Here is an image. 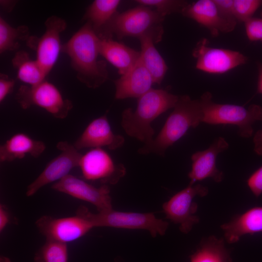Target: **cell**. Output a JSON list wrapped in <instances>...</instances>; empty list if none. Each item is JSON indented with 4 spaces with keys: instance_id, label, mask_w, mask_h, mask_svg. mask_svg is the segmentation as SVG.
Returning a JSON list of instances; mask_svg holds the SVG:
<instances>
[{
    "instance_id": "38",
    "label": "cell",
    "mask_w": 262,
    "mask_h": 262,
    "mask_svg": "<svg viewBox=\"0 0 262 262\" xmlns=\"http://www.w3.org/2000/svg\"><path fill=\"white\" fill-rule=\"evenodd\" d=\"M0 262H11L10 260L7 257L4 256H1L0 259Z\"/></svg>"
},
{
    "instance_id": "11",
    "label": "cell",
    "mask_w": 262,
    "mask_h": 262,
    "mask_svg": "<svg viewBox=\"0 0 262 262\" xmlns=\"http://www.w3.org/2000/svg\"><path fill=\"white\" fill-rule=\"evenodd\" d=\"M79 167L84 179L99 181L103 185L115 184L126 174L123 164H115L102 148H92L82 155Z\"/></svg>"
},
{
    "instance_id": "3",
    "label": "cell",
    "mask_w": 262,
    "mask_h": 262,
    "mask_svg": "<svg viewBox=\"0 0 262 262\" xmlns=\"http://www.w3.org/2000/svg\"><path fill=\"white\" fill-rule=\"evenodd\" d=\"M173 109L159 133L151 143L138 150L140 153L164 156L166 150L190 128H196L202 123L203 113L199 99H192L188 95L179 96Z\"/></svg>"
},
{
    "instance_id": "31",
    "label": "cell",
    "mask_w": 262,
    "mask_h": 262,
    "mask_svg": "<svg viewBox=\"0 0 262 262\" xmlns=\"http://www.w3.org/2000/svg\"><path fill=\"white\" fill-rule=\"evenodd\" d=\"M246 183L256 197L262 194V165L251 174L247 180Z\"/></svg>"
},
{
    "instance_id": "27",
    "label": "cell",
    "mask_w": 262,
    "mask_h": 262,
    "mask_svg": "<svg viewBox=\"0 0 262 262\" xmlns=\"http://www.w3.org/2000/svg\"><path fill=\"white\" fill-rule=\"evenodd\" d=\"M67 244L46 240L34 257V262H68Z\"/></svg>"
},
{
    "instance_id": "5",
    "label": "cell",
    "mask_w": 262,
    "mask_h": 262,
    "mask_svg": "<svg viewBox=\"0 0 262 262\" xmlns=\"http://www.w3.org/2000/svg\"><path fill=\"white\" fill-rule=\"evenodd\" d=\"M199 100L203 113L202 123L236 125L239 129L238 133L243 138L250 137L254 131L253 124L262 120V107L257 104H252L245 107L215 103L209 92L204 93Z\"/></svg>"
},
{
    "instance_id": "22",
    "label": "cell",
    "mask_w": 262,
    "mask_h": 262,
    "mask_svg": "<svg viewBox=\"0 0 262 262\" xmlns=\"http://www.w3.org/2000/svg\"><path fill=\"white\" fill-rule=\"evenodd\" d=\"M141 44L140 59L150 74L153 82L160 84L168 67L164 59L156 49L153 39L148 36L138 38Z\"/></svg>"
},
{
    "instance_id": "21",
    "label": "cell",
    "mask_w": 262,
    "mask_h": 262,
    "mask_svg": "<svg viewBox=\"0 0 262 262\" xmlns=\"http://www.w3.org/2000/svg\"><path fill=\"white\" fill-rule=\"evenodd\" d=\"M46 149L45 143L34 140L26 134L17 133L0 147V161L10 162L23 158L27 154L37 158Z\"/></svg>"
},
{
    "instance_id": "6",
    "label": "cell",
    "mask_w": 262,
    "mask_h": 262,
    "mask_svg": "<svg viewBox=\"0 0 262 262\" xmlns=\"http://www.w3.org/2000/svg\"><path fill=\"white\" fill-rule=\"evenodd\" d=\"M79 215L88 220L93 227H107L117 229H144L153 237L165 234L167 222L158 218L151 213L125 212L114 210L94 213L81 206L76 211Z\"/></svg>"
},
{
    "instance_id": "20",
    "label": "cell",
    "mask_w": 262,
    "mask_h": 262,
    "mask_svg": "<svg viewBox=\"0 0 262 262\" xmlns=\"http://www.w3.org/2000/svg\"><path fill=\"white\" fill-rule=\"evenodd\" d=\"M99 54L115 66L122 76L128 72L140 56L138 52L112 38H100Z\"/></svg>"
},
{
    "instance_id": "13",
    "label": "cell",
    "mask_w": 262,
    "mask_h": 262,
    "mask_svg": "<svg viewBox=\"0 0 262 262\" xmlns=\"http://www.w3.org/2000/svg\"><path fill=\"white\" fill-rule=\"evenodd\" d=\"M35 225L46 240L66 244L80 239L94 228L88 220L77 214L63 218L44 215Z\"/></svg>"
},
{
    "instance_id": "24",
    "label": "cell",
    "mask_w": 262,
    "mask_h": 262,
    "mask_svg": "<svg viewBox=\"0 0 262 262\" xmlns=\"http://www.w3.org/2000/svg\"><path fill=\"white\" fill-rule=\"evenodd\" d=\"M120 3L119 0H95L88 7L83 19L90 23L98 36L117 12Z\"/></svg>"
},
{
    "instance_id": "36",
    "label": "cell",
    "mask_w": 262,
    "mask_h": 262,
    "mask_svg": "<svg viewBox=\"0 0 262 262\" xmlns=\"http://www.w3.org/2000/svg\"><path fill=\"white\" fill-rule=\"evenodd\" d=\"M257 65L258 70V78L256 94L262 95V63L258 62Z\"/></svg>"
},
{
    "instance_id": "7",
    "label": "cell",
    "mask_w": 262,
    "mask_h": 262,
    "mask_svg": "<svg viewBox=\"0 0 262 262\" xmlns=\"http://www.w3.org/2000/svg\"><path fill=\"white\" fill-rule=\"evenodd\" d=\"M15 99L23 109L37 106L57 119L65 118L73 108L72 101L64 98L57 87L46 80L35 85H21Z\"/></svg>"
},
{
    "instance_id": "30",
    "label": "cell",
    "mask_w": 262,
    "mask_h": 262,
    "mask_svg": "<svg viewBox=\"0 0 262 262\" xmlns=\"http://www.w3.org/2000/svg\"><path fill=\"white\" fill-rule=\"evenodd\" d=\"M244 23L249 40L262 41V17H252L246 20Z\"/></svg>"
},
{
    "instance_id": "12",
    "label": "cell",
    "mask_w": 262,
    "mask_h": 262,
    "mask_svg": "<svg viewBox=\"0 0 262 262\" xmlns=\"http://www.w3.org/2000/svg\"><path fill=\"white\" fill-rule=\"evenodd\" d=\"M56 147L61 152L47 164L40 174L28 186L26 192L27 196H33L49 183L61 180L69 175L72 169L79 166L82 154L73 145L67 141H60Z\"/></svg>"
},
{
    "instance_id": "19",
    "label": "cell",
    "mask_w": 262,
    "mask_h": 262,
    "mask_svg": "<svg viewBox=\"0 0 262 262\" xmlns=\"http://www.w3.org/2000/svg\"><path fill=\"white\" fill-rule=\"evenodd\" d=\"M224 239L228 243L237 242L246 234L262 233V206H256L235 215L221 226Z\"/></svg>"
},
{
    "instance_id": "33",
    "label": "cell",
    "mask_w": 262,
    "mask_h": 262,
    "mask_svg": "<svg viewBox=\"0 0 262 262\" xmlns=\"http://www.w3.org/2000/svg\"><path fill=\"white\" fill-rule=\"evenodd\" d=\"M15 81L9 78L8 75L0 74V102L1 103L13 90Z\"/></svg>"
},
{
    "instance_id": "23",
    "label": "cell",
    "mask_w": 262,
    "mask_h": 262,
    "mask_svg": "<svg viewBox=\"0 0 262 262\" xmlns=\"http://www.w3.org/2000/svg\"><path fill=\"white\" fill-rule=\"evenodd\" d=\"M190 262H232V259L224 239L212 235L200 241Z\"/></svg>"
},
{
    "instance_id": "29",
    "label": "cell",
    "mask_w": 262,
    "mask_h": 262,
    "mask_svg": "<svg viewBox=\"0 0 262 262\" xmlns=\"http://www.w3.org/2000/svg\"><path fill=\"white\" fill-rule=\"evenodd\" d=\"M262 6V0H234V14L237 21L244 22L253 17Z\"/></svg>"
},
{
    "instance_id": "26",
    "label": "cell",
    "mask_w": 262,
    "mask_h": 262,
    "mask_svg": "<svg viewBox=\"0 0 262 262\" xmlns=\"http://www.w3.org/2000/svg\"><path fill=\"white\" fill-rule=\"evenodd\" d=\"M28 27L25 25L13 27L1 17H0V52L17 49L20 41L28 40L30 37Z\"/></svg>"
},
{
    "instance_id": "35",
    "label": "cell",
    "mask_w": 262,
    "mask_h": 262,
    "mask_svg": "<svg viewBox=\"0 0 262 262\" xmlns=\"http://www.w3.org/2000/svg\"><path fill=\"white\" fill-rule=\"evenodd\" d=\"M254 151L256 154L262 156V130H258L253 139Z\"/></svg>"
},
{
    "instance_id": "25",
    "label": "cell",
    "mask_w": 262,
    "mask_h": 262,
    "mask_svg": "<svg viewBox=\"0 0 262 262\" xmlns=\"http://www.w3.org/2000/svg\"><path fill=\"white\" fill-rule=\"evenodd\" d=\"M12 62L17 70V78L23 82L33 86L45 80L47 74L38 62L31 59L26 51H17Z\"/></svg>"
},
{
    "instance_id": "17",
    "label": "cell",
    "mask_w": 262,
    "mask_h": 262,
    "mask_svg": "<svg viewBox=\"0 0 262 262\" xmlns=\"http://www.w3.org/2000/svg\"><path fill=\"white\" fill-rule=\"evenodd\" d=\"M124 142L123 136L113 132L106 115H104L92 120L73 145L78 150L102 147L115 150L121 147Z\"/></svg>"
},
{
    "instance_id": "16",
    "label": "cell",
    "mask_w": 262,
    "mask_h": 262,
    "mask_svg": "<svg viewBox=\"0 0 262 262\" xmlns=\"http://www.w3.org/2000/svg\"><path fill=\"white\" fill-rule=\"evenodd\" d=\"M229 147L227 141L219 137L206 149L193 153L191 156V170L188 173L189 184L193 185L196 181L208 178L212 179L216 182L222 181L223 173L217 168L216 161L218 155Z\"/></svg>"
},
{
    "instance_id": "28",
    "label": "cell",
    "mask_w": 262,
    "mask_h": 262,
    "mask_svg": "<svg viewBox=\"0 0 262 262\" xmlns=\"http://www.w3.org/2000/svg\"><path fill=\"white\" fill-rule=\"evenodd\" d=\"M140 5L147 7L153 6L161 16L164 17L173 13H181L183 9L189 3L182 0H136Z\"/></svg>"
},
{
    "instance_id": "10",
    "label": "cell",
    "mask_w": 262,
    "mask_h": 262,
    "mask_svg": "<svg viewBox=\"0 0 262 262\" xmlns=\"http://www.w3.org/2000/svg\"><path fill=\"white\" fill-rule=\"evenodd\" d=\"M46 30L40 37L31 36L27 45L36 51V60L48 75L55 64L61 52L60 33L66 28V22L52 16L45 22Z\"/></svg>"
},
{
    "instance_id": "4",
    "label": "cell",
    "mask_w": 262,
    "mask_h": 262,
    "mask_svg": "<svg viewBox=\"0 0 262 262\" xmlns=\"http://www.w3.org/2000/svg\"><path fill=\"white\" fill-rule=\"evenodd\" d=\"M164 19V17L155 10L140 5L121 13L117 12L98 37L112 38L115 34L118 39H122L127 36L139 38L146 35L157 43L162 39Z\"/></svg>"
},
{
    "instance_id": "9",
    "label": "cell",
    "mask_w": 262,
    "mask_h": 262,
    "mask_svg": "<svg viewBox=\"0 0 262 262\" xmlns=\"http://www.w3.org/2000/svg\"><path fill=\"white\" fill-rule=\"evenodd\" d=\"M192 55L196 60V68L211 74L225 73L248 61V58L239 51L208 46L204 38L197 43Z\"/></svg>"
},
{
    "instance_id": "18",
    "label": "cell",
    "mask_w": 262,
    "mask_h": 262,
    "mask_svg": "<svg viewBox=\"0 0 262 262\" xmlns=\"http://www.w3.org/2000/svg\"><path fill=\"white\" fill-rule=\"evenodd\" d=\"M114 82L115 87V98L117 99L138 98L150 90L154 83L150 74L140 57L128 72Z\"/></svg>"
},
{
    "instance_id": "2",
    "label": "cell",
    "mask_w": 262,
    "mask_h": 262,
    "mask_svg": "<svg viewBox=\"0 0 262 262\" xmlns=\"http://www.w3.org/2000/svg\"><path fill=\"white\" fill-rule=\"evenodd\" d=\"M179 96L162 89L151 88L138 98L135 111L128 108L122 114L121 125L125 132L145 143L153 140L154 131L151 124L168 110L174 108Z\"/></svg>"
},
{
    "instance_id": "37",
    "label": "cell",
    "mask_w": 262,
    "mask_h": 262,
    "mask_svg": "<svg viewBox=\"0 0 262 262\" xmlns=\"http://www.w3.org/2000/svg\"><path fill=\"white\" fill-rule=\"evenodd\" d=\"M0 1L1 6L8 12L12 11L17 2L16 1L14 0H0Z\"/></svg>"
},
{
    "instance_id": "15",
    "label": "cell",
    "mask_w": 262,
    "mask_h": 262,
    "mask_svg": "<svg viewBox=\"0 0 262 262\" xmlns=\"http://www.w3.org/2000/svg\"><path fill=\"white\" fill-rule=\"evenodd\" d=\"M208 30L213 37H217L220 33L232 31L237 21L226 18L220 11L213 0H198L190 3L181 13Z\"/></svg>"
},
{
    "instance_id": "34",
    "label": "cell",
    "mask_w": 262,
    "mask_h": 262,
    "mask_svg": "<svg viewBox=\"0 0 262 262\" xmlns=\"http://www.w3.org/2000/svg\"><path fill=\"white\" fill-rule=\"evenodd\" d=\"M10 214L3 205H0V232H1L5 229L10 222Z\"/></svg>"
},
{
    "instance_id": "8",
    "label": "cell",
    "mask_w": 262,
    "mask_h": 262,
    "mask_svg": "<svg viewBox=\"0 0 262 262\" xmlns=\"http://www.w3.org/2000/svg\"><path fill=\"white\" fill-rule=\"evenodd\" d=\"M208 192V188L200 184H189L163 204V212L167 219L179 225L181 232L188 233L199 221L196 214L198 205L194 199L196 196H206Z\"/></svg>"
},
{
    "instance_id": "32",
    "label": "cell",
    "mask_w": 262,
    "mask_h": 262,
    "mask_svg": "<svg viewBox=\"0 0 262 262\" xmlns=\"http://www.w3.org/2000/svg\"><path fill=\"white\" fill-rule=\"evenodd\" d=\"M213 1L221 13L226 18L231 21L237 22L234 14V0H213Z\"/></svg>"
},
{
    "instance_id": "1",
    "label": "cell",
    "mask_w": 262,
    "mask_h": 262,
    "mask_svg": "<svg viewBox=\"0 0 262 262\" xmlns=\"http://www.w3.org/2000/svg\"><path fill=\"white\" fill-rule=\"evenodd\" d=\"M99 38L88 22L62 45L61 52L70 58L76 77L87 87L95 89L108 79L106 62L98 60Z\"/></svg>"
},
{
    "instance_id": "14",
    "label": "cell",
    "mask_w": 262,
    "mask_h": 262,
    "mask_svg": "<svg viewBox=\"0 0 262 262\" xmlns=\"http://www.w3.org/2000/svg\"><path fill=\"white\" fill-rule=\"evenodd\" d=\"M51 188L56 191L93 204L98 212L113 209L110 191L107 185L96 187L77 177L69 174L53 183Z\"/></svg>"
}]
</instances>
